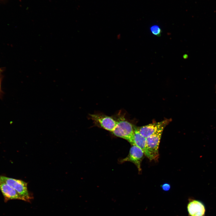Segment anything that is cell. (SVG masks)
<instances>
[{
  "label": "cell",
  "mask_w": 216,
  "mask_h": 216,
  "mask_svg": "<svg viewBox=\"0 0 216 216\" xmlns=\"http://www.w3.org/2000/svg\"><path fill=\"white\" fill-rule=\"evenodd\" d=\"M0 182L4 183L15 190L23 198L25 201L29 202L33 198L27 188L28 183L22 180L0 175Z\"/></svg>",
  "instance_id": "6da1fadb"
},
{
  "label": "cell",
  "mask_w": 216,
  "mask_h": 216,
  "mask_svg": "<svg viewBox=\"0 0 216 216\" xmlns=\"http://www.w3.org/2000/svg\"><path fill=\"white\" fill-rule=\"evenodd\" d=\"M112 132L116 136L124 139L132 145L134 144V127L132 124L124 118H120Z\"/></svg>",
  "instance_id": "7a4b0ae2"
},
{
  "label": "cell",
  "mask_w": 216,
  "mask_h": 216,
  "mask_svg": "<svg viewBox=\"0 0 216 216\" xmlns=\"http://www.w3.org/2000/svg\"><path fill=\"white\" fill-rule=\"evenodd\" d=\"M164 128L146 138L147 148L153 160H156L158 158L159 145Z\"/></svg>",
  "instance_id": "3957f363"
},
{
  "label": "cell",
  "mask_w": 216,
  "mask_h": 216,
  "mask_svg": "<svg viewBox=\"0 0 216 216\" xmlns=\"http://www.w3.org/2000/svg\"><path fill=\"white\" fill-rule=\"evenodd\" d=\"M91 119L96 125L112 132L116 124V121L112 117L99 114H91Z\"/></svg>",
  "instance_id": "277c9868"
},
{
  "label": "cell",
  "mask_w": 216,
  "mask_h": 216,
  "mask_svg": "<svg viewBox=\"0 0 216 216\" xmlns=\"http://www.w3.org/2000/svg\"><path fill=\"white\" fill-rule=\"evenodd\" d=\"M170 121V120L166 119L136 128L139 133L146 138L155 134L161 128H164Z\"/></svg>",
  "instance_id": "5b68a950"
},
{
  "label": "cell",
  "mask_w": 216,
  "mask_h": 216,
  "mask_svg": "<svg viewBox=\"0 0 216 216\" xmlns=\"http://www.w3.org/2000/svg\"><path fill=\"white\" fill-rule=\"evenodd\" d=\"M144 153L143 151L134 144L132 145L128 155L122 160V162L126 161L131 162L137 166L139 172L141 171V164L143 158Z\"/></svg>",
  "instance_id": "8992f818"
},
{
  "label": "cell",
  "mask_w": 216,
  "mask_h": 216,
  "mask_svg": "<svg viewBox=\"0 0 216 216\" xmlns=\"http://www.w3.org/2000/svg\"><path fill=\"white\" fill-rule=\"evenodd\" d=\"M0 190L3 196L5 202L12 200L25 201L23 198L15 190L6 184L0 182Z\"/></svg>",
  "instance_id": "52a82bcc"
},
{
  "label": "cell",
  "mask_w": 216,
  "mask_h": 216,
  "mask_svg": "<svg viewBox=\"0 0 216 216\" xmlns=\"http://www.w3.org/2000/svg\"><path fill=\"white\" fill-rule=\"evenodd\" d=\"M134 144L140 148L143 152L144 155L150 160L153 159L148 152L146 146V138L142 136L138 131L136 128H134Z\"/></svg>",
  "instance_id": "ba28073f"
},
{
  "label": "cell",
  "mask_w": 216,
  "mask_h": 216,
  "mask_svg": "<svg viewBox=\"0 0 216 216\" xmlns=\"http://www.w3.org/2000/svg\"><path fill=\"white\" fill-rule=\"evenodd\" d=\"M188 210L190 216H203L205 208L200 202L194 200L190 202L188 206Z\"/></svg>",
  "instance_id": "9c48e42d"
},
{
  "label": "cell",
  "mask_w": 216,
  "mask_h": 216,
  "mask_svg": "<svg viewBox=\"0 0 216 216\" xmlns=\"http://www.w3.org/2000/svg\"><path fill=\"white\" fill-rule=\"evenodd\" d=\"M150 30L151 33L154 35L158 37L161 35L162 31L158 25H154L150 27Z\"/></svg>",
  "instance_id": "30bf717a"
},
{
  "label": "cell",
  "mask_w": 216,
  "mask_h": 216,
  "mask_svg": "<svg viewBox=\"0 0 216 216\" xmlns=\"http://www.w3.org/2000/svg\"><path fill=\"white\" fill-rule=\"evenodd\" d=\"M161 186L162 189L165 191L169 190L170 188V185L168 183H165L162 185Z\"/></svg>",
  "instance_id": "8fae6325"
},
{
  "label": "cell",
  "mask_w": 216,
  "mask_h": 216,
  "mask_svg": "<svg viewBox=\"0 0 216 216\" xmlns=\"http://www.w3.org/2000/svg\"></svg>",
  "instance_id": "7c38bea8"
}]
</instances>
